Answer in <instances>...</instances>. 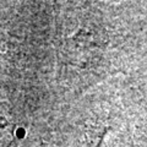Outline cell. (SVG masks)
I'll return each instance as SVG.
<instances>
[{
    "label": "cell",
    "mask_w": 147,
    "mask_h": 147,
    "mask_svg": "<svg viewBox=\"0 0 147 147\" xmlns=\"http://www.w3.org/2000/svg\"><path fill=\"white\" fill-rule=\"evenodd\" d=\"M15 137V130L12 124L6 117L0 114V147H10Z\"/></svg>",
    "instance_id": "1"
},
{
    "label": "cell",
    "mask_w": 147,
    "mask_h": 147,
    "mask_svg": "<svg viewBox=\"0 0 147 147\" xmlns=\"http://www.w3.org/2000/svg\"><path fill=\"white\" fill-rule=\"evenodd\" d=\"M104 134H105L104 130L90 131V134L86 137V142H85L84 147H100V144H102Z\"/></svg>",
    "instance_id": "2"
}]
</instances>
